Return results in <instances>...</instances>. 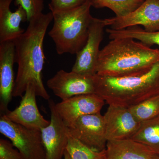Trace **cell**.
Returning a JSON list of instances; mask_svg holds the SVG:
<instances>
[{
  "mask_svg": "<svg viewBox=\"0 0 159 159\" xmlns=\"http://www.w3.org/2000/svg\"><path fill=\"white\" fill-rule=\"evenodd\" d=\"M53 20L50 11L39 15L29 22L24 33L13 41L15 49V62L18 65L12 96L22 97L27 86L32 84L36 96L45 100L50 99L42 80L45 64L43 41L48 27Z\"/></svg>",
  "mask_w": 159,
  "mask_h": 159,
  "instance_id": "obj_1",
  "label": "cell"
},
{
  "mask_svg": "<svg viewBox=\"0 0 159 159\" xmlns=\"http://www.w3.org/2000/svg\"><path fill=\"white\" fill-rule=\"evenodd\" d=\"M159 61V49L129 38L112 39L99 52L97 74L122 77L144 74Z\"/></svg>",
  "mask_w": 159,
  "mask_h": 159,
  "instance_id": "obj_2",
  "label": "cell"
},
{
  "mask_svg": "<svg viewBox=\"0 0 159 159\" xmlns=\"http://www.w3.org/2000/svg\"><path fill=\"white\" fill-rule=\"evenodd\" d=\"M95 94L108 105L129 108L159 95V61L144 74L122 77L94 76Z\"/></svg>",
  "mask_w": 159,
  "mask_h": 159,
  "instance_id": "obj_3",
  "label": "cell"
},
{
  "mask_svg": "<svg viewBox=\"0 0 159 159\" xmlns=\"http://www.w3.org/2000/svg\"><path fill=\"white\" fill-rule=\"evenodd\" d=\"M90 0L78 7L52 13L53 26L48 33L57 54H77L85 45L93 16Z\"/></svg>",
  "mask_w": 159,
  "mask_h": 159,
  "instance_id": "obj_4",
  "label": "cell"
},
{
  "mask_svg": "<svg viewBox=\"0 0 159 159\" xmlns=\"http://www.w3.org/2000/svg\"><path fill=\"white\" fill-rule=\"evenodd\" d=\"M0 133L11 141L23 159H47L40 130L26 128L2 115L0 118Z\"/></svg>",
  "mask_w": 159,
  "mask_h": 159,
  "instance_id": "obj_5",
  "label": "cell"
},
{
  "mask_svg": "<svg viewBox=\"0 0 159 159\" xmlns=\"http://www.w3.org/2000/svg\"><path fill=\"white\" fill-rule=\"evenodd\" d=\"M106 27L104 19L93 17L85 45L76 55L72 71L84 76L93 77L97 74L99 46L103 39Z\"/></svg>",
  "mask_w": 159,
  "mask_h": 159,
  "instance_id": "obj_6",
  "label": "cell"
},
{
  "mask_svg": "<svg viewBox=\"0 0 159 159\" xmlns=\"http://www.w3.org/2000/svg\"><path fill=\"white\" fill-rule=\"evenodd\" d=\"M69 134L86 146L96 151L105 150V122L100 113L80 117L68 127Z\"/></svg>",
  "mask_w": 159,
  "mask_h": 159,
  "instance_id": "obj_7",
  "label": "cell"
},
{
  "mask_svg": "<svg viewBox=\"0 0 159 159\" xmlns=\"http://www.w3.org/2000/svg\"><path fill=\"white\" fill-rule=\"evenodd\" d=\"M106 26L119 30L142 25L145 31H159V0H145L139 8L129 14L122 16L104 19Z\"/></svg>",
  "mask_w": 159,
  "mask_h": 159,
  "instance_id": "obj_8",
  "label": "cell"
},
{
  "mask_svg": "<svg viewBox=\"0 0 159 159\" xmlns=\"http://www.w3.org/2000/svg\"><path fill=\"white\" fill-rule=\"evenodd\" d=\"M51 111L50 124L42 129V138L47 159H64L69 141L68 127L66 125L55 109L53 100H48Z\"/></svg>",
  "mask_w": 159,
  "mask_h": 159,
  "instance_id": "obj_9",
  "label": "cell"
},
{
  "mask_svg": "<svg viewBox=\"0 0 159 159\" xmlns=\"http://www.w3.org/2000/svg\"><path fill=\"white\" fill-rule=\"evenodd\" d=\"M47 85L61 100L83 94H95L94 76L61 70L47 81Z\"/></svg>",
  "mask_w": 159,
  "mask_h": 159,
  "instance_id": "obj_10",
  "label": "cell"
},
{
  "mask_svg": "<svg viewBox=\"0 0 159 159\" xmlns=\"http://www.w3.org/2000/svg\"><path fill=\"white\" fill-rule=\"evenodd\" d=\"M103 118L107 141L131 139L141 124L128 108L113 104L109 105Z\"/></svg>",
  "mask_w": 159,
  "mask_h": 159,
  "instance_id": "obj_11",
  "label": "cell"
},
{
  "mask_svg": "<svg viewBox=\"0 0 159 159\" xmlns=\"http://www.w3.org/2000/svg\"><path fill=\"white\" fill-rule=\"evenodd\" d=\"M105 101L95 93L83 94L62 100L55 109L66 125L69 127L80 117L100 113Z\"/></svg>",
  "mask_w": 159,
  "mask_h": 159,
  "instance_id": "obj_12",
  "label": "cell"
},
{
  "mask_svg": "<svg viewBox=\"0 0 159 159\" xmlns=\"http://www.w3.org/2000/svg\"><path fill=\"white\" fill-rule=\"evenodd\" d=\"M34 87L29 84L22 97L20 105L12 111L8 110L3 114L10 121L26 128L41 130L50 124L40 113L36 101Z\"/></svg>",
  "mask_w": 159,
  "mask_h": 159,
  "instance_id": "obj_13",
  "label": "cell"
},
{
  "mask_svg": "<svg viewBox=\"0 0 159 159\" xmlns=\"http://www.w3.org/2000/svg\"><path fill=\"white\" fill-rule=\"evenodd\" d=\"M15 63L14 41H7L0 44V110L2 115L9 110L15 81L13 66Z\"/></svg>",
  "mask_w": 159,
  "mask_h": 159,
  "instance_id": "obj_14",
  "label": "cell"
},
{
  "mask_svg": "<svg viewBox=\"0 0 159 159\" xmlns=\"http://www.w3.org/2000/svg\"><path fill=\"white\" fill-rule=\"evenodd\" d=\"M13 0H0V43L13 41L25 31L21 23L27 21L25 11L18 6L14 12L10 6Z\"/></svg>",
  "mask_w": 159,
  "mask_h": 159,
  "instance_id": "obj_15",
  "label": "cell"
},
{
  "mask_svg": "<svg viewBox=\"0 0 159 159\" xmlns=\"http://www.w3.org/2000/svg\"><path fill=\"white\" fill-rule=\"evenodd\" d=\"M106 152V159H151L156 154L146 145L131 139L107 141Z\"/></svg>",
  "mask_w": 159,
  "mask_h": 159,
  "instance_id": "obj_16",
  "label": "cell"
},
{
  "mask_svg": "<svg viewBox=\"0 0 159 159\" xmlns=\"http://www.w3.org/2000/svg\"><path fill=\"white\" fill-rule=\"evenodd\" d=\"M131 139L146 145L159 155V116L141 122L139 129Z\"/></svg>",
  "mask_w": 159,
  "mask_h": 159,
  "instance_id": "obj_17",
  "label": "cell"
},
{
  "mask_svg": "<svg viewBox=\"0 0 159 159\" xmlns=\"http://www.w3.org/2000/svg\"><path fill=\"white\" fill-rule=\"evenodd\" d=\"M106 31L111 39L129 38L138 40L149 47L154 45L159 46V31L148 32L137 26L119 30L107 29Z\"/></svg>",
  "mask_w": 159,
  "mask_h": 159,
  "instance_id": "obj_18",
  "label": "cell"
},
{
  "mask_svg": "<svg viewBox=\"0 0 159 159\" xmlns=\"http://www.w3.org/2000/svg\"><path fill=\"white\" fill-rule=\"evenodd\" d=\"M92 6L97 8H107L117 17L125 16L132 12L144 2L145 0H90Z\"/></svg>",
  "mask_w": 159,
  "mask_h": 159,
  "instance_id": "obj_19",
  "label": "cell"
},
{
  "mask_svg": "<svg viewBox=\"0 0 159 159\" xmlns=\"http://www.w3.org/2000/svg\"><path fill=\"white\" fill-rule=\"evenodd\" d=\"M66 150L71 159H106V149L101 152L93 150L70 134Z\"/></svg>",
  "mask_w": 159,
  "mask_h": 159,
  "instance_id": "obj_20",
  "label": "cell"
},
{
  "mask_svg": "<svg viewBox=\"0 0 159 159\" xmlns=\"http://www.w3.org/2000/svg\"><path fill=\"white\" fill-rule=\"evenodd\" d=\"M128 109L140 122L153 119L159 116V95L151 97Z\"/></svg>",
  "mask_w": 159,
  "mask_h": 159,
  "instance_id": "obj_21",
  "label": "cell"
},
{
  "mask_svg": "<svg viewBox=\"0 0 159 159\" xmlns=\"http://www.w3.org/2000/svg\"><path fill=\"white\" fill-rule=\"evenodd\" d=\"M14 4L25 11L28 22L42 13L44 9V0H15Z\"/></svg>",
  "mask_w": 159,
  "mask_h": 159,
  "instance_id": "obj_22",
  "label": "cell"
},
{
  "mask_svg": "<svg viewBox=\"0 0 159 159\" xmlns=\"http://www.w3.org/2000/svg\"><path fill=\"white\" fill-rule=\"evenodd\" d=\"M86 0H51L49 8L52 13L74 9L83 4Z\"/></svg>",
  "mask_w": 159,
  "mask_h": 159,
  "instance_id": "obj_23",
  "label": "cell"
},
{
  "mask_svg": "<svg viewBox=\"0 0 159 159\" xmlns=\"http://www.w3.org/2000/svg\"><path fill=\"white\" fill-rule=\"evenodd\" d=\"M9 141L0 139V159H24L18 150Z\"/></svg>",
  "mask_w": 159,
  "mask_h": 159,
  "instance_id": "obj_24",
  "label": "cell"
},
{
  "mask_svg": "<svg viewBox=\"0 0 159 159\" xmlns=\"http://www.w3.org/2000/svg\"><path fill=\"white\" fill-rule=\"evenodd\" d=\"M64 159H71L70 155L69 154L68 152H67L66 150L65 152Z\"/></svg>",
  "mask_w": 159,
  "mask_h": 159,
  "instance_id": "obj_25",
  "label": "cell"
},
{
  "mask_svg": "<svg viewBox=\"0 0 159 159\" xmlns=\"http://www.w3.org/2000/svg\"><path fill=\"white\" fill-rule=\"evenodd\" d=\"M151 159H159V155H158L155 154Z\"/></svg>",
  "mask_w": 159,
  "mask_h": 159,
  "instance_id": "obj_26",
  "label": "cell"
}]
</instances>
